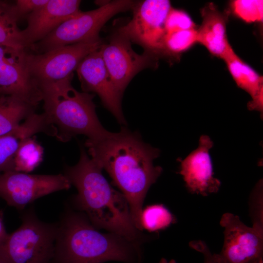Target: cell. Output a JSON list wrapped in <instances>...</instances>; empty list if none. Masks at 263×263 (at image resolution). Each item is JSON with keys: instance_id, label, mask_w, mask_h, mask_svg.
Segmentation results:
<instances>
[{"instance_id": "obj_1", "label": "cell", "mask_w": 263, "mask_h": 263, "mask_svg": "<svg viewBox=\"0 0 263 263\" xmlns=\"http://www.w3.org/2000/svg\"><path fill=\"white\" fill-rule=\"evenodd\" d=\"M85 145L91 159L107 172L124 195L134 226L142 230L144 199L163 171L153 163L160 154L159 150L144 142L138 132H132L126 127L118 132H109L100 139H87Z\"/></svg>"}, {"instance_id": "obj_2", "label": "cell", "mask_w": 263, "mask_h": 263, "mask_svg": "<svg viewBox=\"0 0 263 263\" xmlns=\"http://www.w3.org/2000/svg\"><path fill=\"white\" fill-rule=\"evenodd\" d=\"M102 170L83 147L77 163L65 167L64 174L77 190L76 207L96 228L139 242L140 231L133 223L125 197L108 183Z\"/></svg>"}, {"instance_id": "obj_3", "label": "cell", "mask_w": 263, "mask_h": 263, "mask_svg": "<svg viewBox=\"0 0 263 263\" xmlns=\"http://www.w3.org/2000/svg\"><path fill=\"white\" fill-rule=\"evenodd\" d=\"M139 244L101 232L83 212L67 210L57 223L52 263H141Z\"/></svg>"}, {"instance_id": "obj_4", "label": "cell", "mask_w": 263, "mask_h": 263, "mask_svg": "<svg viewBox=\"0 0 263 263\" xmlns=\"http://www.w3.org/2000/svg\"><path fill=\"white\" fill-rule=\"evenodd\" d=\"M73 75L39 85L43 113L57 131L56 137L66 142L77 135L96 140L109 132L102 126L95 112L94 94L80 92L72 85Z\"/></svg>"}, {"instance_id": "obj_5", "label": "cell", "mask_w": 263, "mask_h": 263, "mask_svg": "<svg viewBox=\"0 0 263 263\" xmlns=\"http://www.w3.org/2000/svg\"><path fill=\"white\" fill-rule=\"evenodd\" d=\"M57 229V223L42 221L29 209L19 227L0 245V254L6 263H52Z\"/></svg>"}, {"instance_id": "obj_6", "label": "cell", "mask_w": 263, "mask_h": 263, "mask_svg": "<svg viewBox=\"0 0 263 263\" xmlns=\"http://www.w3.org/2000/svg\"><path fill=\"white\" fill-rule=\"evenodd\" d=\"M135 3L129 0H113L94 10L81 11L29 50L40 54L63 46L99 40V32L105 23L116 14L132 9Z\"/></svg>"}, {"instance_id": "obj_7", "label": "cell", "mask_w": 263, "mask_h": 263, "mask_svg": "<svg viewBox=\"0 0 263 263\" xmlns=\"http://www.w3.org/2000/svg\"><path fill=\"white\" fill-rule=\"evenodd\" d=\"M102 43L100 39L63 46L40 54L29 52L28 63L31 75L39 87L69 77L81 61Z\"/></svg>"}, {"instance_id": "obj_8", "label": "cell", "mask_w": 263, "mask_h": 263, "mask_svg": "<svg viewBox=\"0 0 263 263\" xmlns=\"http://www.w3.org/2000/svg\"><path fill=\"white\" fill-rule=\"evenodd\" d=\"M71 186L64 174H31L15 170L0 173V197L19 209L41 197L68 189Z\"/></svg>"}, {"instance_id": "obj_9", "label": "cell", "mask_w": 263, "mask_h": 263, "mask_svg": "<svg viewBox=\"0 0 263 263\" xmlns=\"http://www.w3.org/2000/svg\"><path fill=\"white\" fill-rule=\"evenodd\" d=\"M171 8L168 0H145L136 2L133 17L117 33L155 55L160 52L165 23Z\"/></svg>"}, {"instance_id": "obj_10", "label": "cell", "mask_w": 263, "mask_h": 263, "mask_svg": "<svg viewBox=\"0 0 263 263\" xmlns=\"http://www.w3.org/2000/svg\"><path fill=\"white\" fill-rule=\"evenodd\" d=\"M224 241L217 254L222 263H263V228L245 225L239 217L224 213L220 220Z\"/></svg>"}, {"instance_id": "obj_11", "label": "cell", "mask_w": 263, "mask_h": 263, "mask_svg": "<svg viewBox=\"0 0 263 263\" xmlns=\"http://www.w3.org/2000/svg\"><path fill=\"white\" fill-rule=\"evenodd\" d=\"M100 50L104 64L117 91L122 95L132 78L145 68L153 66L155 55L146 51L139 55L132 48L131 41L118 33Z\"/></svg>"}, {"instance_id": "obj_12", "label": "cell", "mask_w": 263, "mask_h": 263, "mask_svg": "<svg viewBox=\"0 0 263 263\" xmlns=\"http://www.w3.org/2000/svg\"><path fill=\"white\" fill-rule=\"evenodd\" d=\"M29 53L25 48L0 45V94L16 96L37 106L42 96L29 71Z\"/></svg>"}, {"instance_id": "obj_13", "label": "cell", "mask_w": 263, "mask_h": 263, "mask_svg": "<svg viewBox=\"0 0 263 263\" xmlns=\"http://www.w3.org/2000/svg\"><path fill=\"white\" fill-rule=\"evenodd\" d=\"M100 48L87 55L76 70L81 87L84 92L96 94L118 122L125 125L121 109L122 95L117 91L110 77Z\"/></svg>"}, {"instance_id": "obj_14", "label": "cell", "mask_w": 263, "mask_h": 263, "mask_svg": "<svg viewBox=\"0 0 263 263\" xmlns=\"http://www.w3.org/2000/svg\"><path fill=\"white\" fill-rule=\"evenodd\" d=\"M213 142L206 135L199 140L198 148L184 159H179V173L182 176L186 186L192 193L207 196L218 191L221 181L214 176L213 165L209 150Z\"/></svg>"}, {"instance_id": "obj_15", "label": "cell", "mask_w": 263, "mask_h": 263, "mask_svg": "<svg viewBox=\"0 0 263 263\" xmlns=\"http://www.w3.org/2000/svg\"><path fill=\"white\" fill-rule=\"evenodd\" d=\"M80 3L78 0H49L27 16V27L21 30L25 48L29 50L63 22L80 12Z\"/></svg>"}, {"instance_id": "obj_16", "label": "cell", "mask_w": 263, "mask_h": 263, "mask_svg": "<svg viewBox=\"0 0 263 263\" xmlns=\"http://www.w3.org/2000/svg\"><path fill=\"white\" fill-rule=\"evenodd\" d=\"M39 132L53 136L55 129L43 113H35L11 132L0 136V173L14 170V159L21 143Z\"/></svg>"}, {"instance_id": "obj_17", "label": "cell", "mask_w": 263, "mask_h": 263, "mask_svg": "<svg viewBox=\"0 0 263 263\" xmlns=\"http://www.w3.org/2000/svg\"><path fill=\"white\" fill-rule=\"evenodd\" d=\"M202 21L197 29V42L213 56L222 58L230 45L226 36L227 13L220 11L213 3L201 11Z\"/></svg>"}, {"instance_id": "obj_18", "label": "cell", "mask_w": 263, "mask_h": 263, "mask_svg": "<svg viewBox=\"0 0 263 263\" xmlns=\"http://www.w3.org/2000/svg\"><path fill=\"white\" fill-rule=\"evenodd\" d=\"M222 59L237 86L254 98L263 90V77L259 75L235 53L230 45Z\"/></svg>"}, {"instance_id": "obj_19", "label": "cell", "mask_w": 263, "mask_h": 263, "mask_svg": "<svg viewBox=\"0 0 263 263\" xmlns=\"http://www.w3.org/2000/svg\"><path fill=\"white\" fill-rule=\"evenodd\" d=\"M37 107L18 96L0 94V136L15 130L36 113Z\"/></svg>"}, {"instance_id": "obj_20", "label": "cell", "mask_w": 263, "mask_h": 263, "mask_svg": "<svg viewBox=\"0 0 263 263\" xmlns=\"http://www.w3.org/2000/svg\"><path fill=\"white\" fill-rule=\"evenodd\" d=\"M14 3L0 0V45L25 48Z\"/></svg>"}, {"instance_id": "obj_21", "label": "cell", "mask_w": 263, "mask_h": 263, "mask_svg": "<svg viewBox=\"0 0 263 263\" xmlns=\"http://www.w3.org/2000/svg\"><path fill=\"white\" fill-rule=\"evenodd\" d=\"M42 147L32 137L20 145L14 159V170L28 173L34 170L42 160Z\"/></svg>"}, {"instance_id": "obj_22", "label": "cell", "mask_w": 263, "mask_h": 263, "mask_svg": "<svg viewBox=\"0 0 263 263\" xmlns=\"http://www.w3.org/2000/svg\"><path fill=\"white\" fill-rule=\"evenodd\" d=\"M197 42V29L165 34L160 53L175 55L182 53Z\"/></svg>"}, {"instance_id": "obj_23", "label": "cell", "mask_w": 263, "mask_h": 263, "mask_svg": "<svg viewBox=\"0 0 263 263\" xmlns=\"http://www.w3.org/2000/svg\"><path fill=\"white\" fill-rule=\"evenodd\" d=\"M174 222L172 214L162 205L148 206L142 212L141 223L143 229L158 231L167 228Z\"/></svg>"}, {"instance_id": "obj_24", "label": "cell", "mask_w": 263, "mask_h": 263, "mask_svg": "<svg viewBox=\"0 0 263 263\" xmlns=\"http://www.w3.org/2000/svg\"><path fill=\"white\" fill-rule=\"evenodd\" d=\"M235 16L247 23L261 22L263 19L262 0H235L230 3Z\"/></svg>"}, {"instance_id": "obj_25", "label": "cell", "mask_w": 263, "mask_h": 263, "mask_svg": "<svg viewBox=\"0 0 263 263\" xmlns=\"http://www.w3.org/2000/svg\"><path fill=\"white\" fill-rule=\"evenodd\" d=\"M196 26L187 13L171 7L165 23V34L195 29Z\"/></svg>"}, {"instance_id": "obj_26", "label": "cell", "mask_w": 263, "mask_h": 263, "mask_svg": "<svg viewBox=\"0 0 263 263\" xmlns=\"http://www.w3.org/2000/svg\"><path fill=\"white\" fill-rule=\"evenodd\" d=\"M49 0H17L14 3L16 13L21 19L43 6Z\"/></svg>"}, {"instance_id": "obj_27", "label": "cell", "mask_w": 263, "mask_h": 263, "mask_svg": "<svg viewBox=\"0 0 263 263\" xmlns=\"http://www.w3.org/2000/svg\"><path fill=\"white\" fill-rule=\"evenodd\" d=\"M189 246L201 253L204 258L203 263H222L216 253H212L207 244L201 240L193 241L189 243Z\"/></svg>"}, {"instance_id": "obj_28", "label": "cell", "mask_w": 263, "mask_h": 263, "mask_svg": "<svg viewBox=\"0 0 263 263\" xmlns=\"http://www.w3.org/2000/svg\"><path fill=\"white\" fill-rule=\"evenodd\" d=\"M252 200L255 202L253 203V206L256 207L255 210L253 211V225L263 227L262 211L258 210L261 207L262 202V182H260L256 187L252 194Z\"/></svg>"}, {"instance_id": "obj_29", "label": "cell", "mask_w": 263, "mask_h": 263, "mask_svg": "<svg viewBox=\"0 0 263 263\" xmlns=\"http://www.w3.org/2000/svg\"><path fill=\"white\" fill-rule=\"evenodd\" d=\"M263 90L261 91L252 100L247 104V108L250 111H257L263 116Z\"/></svg>"}, {"instance_id": "obj_30", "label": "cell", "mask_w": 263, "mask_h": 263, "mask_svg": "<svg viewBox=\"0 0 263 263\" xmlns=\"http://www.w3.org/2000/svg\"><path fill=\"white\" fill-rule=\"evenodd\" d=\"M8 233H7L3 222L2 218L0 215V245L5 241Z\"/></svg>"}, {"instance_id": "obj_31", "label": "cell", "mask_w": 263, "mask_h": 263, "mask_svg": "<svg viewBox=\"0 0 263 263\" xmlns=\"http://www.w3.org/2000/svg\"><path fill=\"white\" fill-rule=\"evenodd\" d=\"M158 263H176L174 260H168L165 258H162Z\"/></svg>"}, {"instance_id": "obj_32", "label": "cell", "mask_w": 263, "mask_h": 263, "mask_svg": "<svg viewBox=\"0 0 263 263\" xmlns=\"http://www.w3.org/2000/svg\"><path fill=\"white\" fill-rule=\"evenodd\" d=\"M0 263H6L5 261L0 254Z\"/></svg>"}]
</instances>
